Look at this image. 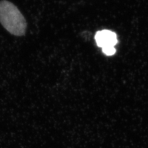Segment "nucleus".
I'll list each match as a JSON object with an SVG mask.
<instances>
[{
  "label": "nucleus",
  "instance_id": "obj_3",
  "mask_svg": "<svg viewBox=\"0 0 148 148\" xmlns=\"http://www.w3.org/2000/svg\"><path fill=\"white\" fill-rule=\"evenodd\" d=\"M102 51L108 56H111L116 53V49L115 47H108L102 48Z\"/></svg>",
  "mask_w": 148,
  "mask_h": 148
},
{
  "label": "nucleus",
  "instance_id": "obj_2",
  "mask_svg": "<svg viewBox=\"0 0 148 148\" xmlns=\"http://www.w3.org/2000/svg\"><path fill=\"white\" fill-rule=\"evenodd\" d=\"M95 40L98 47L102 48L114 47L118 42L116 34L108 30H103L96 33Z\"/></svg>",
  "mask_w": 148,
  "mask_h": 148
},
{
  "label": "nucleus",
  "instance_id": "obj_1",
  "mask_svg": "<svg viewBox=\"0 0 148 148\" xmlns=\"http://www.w3.org/2000/svg\"><path fill=\"white\" fill-rule=\"evenodd\" d=\"M0 23L12 35L23 36L26 32L24 16L16 5L6 0L0 2Z\"/></svg>",
  "mask_w": 148,
  "mask_h": 148
}]
</instances>
